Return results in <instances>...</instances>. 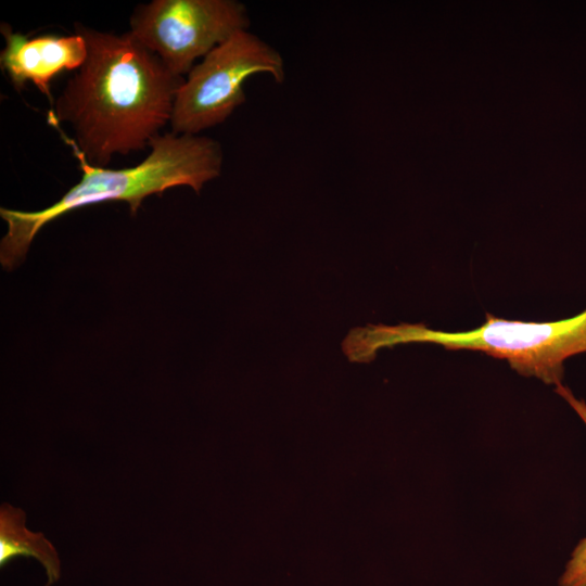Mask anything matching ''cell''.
I'll return each mask as SVG.
<instances>
[{
  "label": "cell",
  "mask_w": 586,
  "mask_h": 586,
  "mask_svg": "<svg viewBox=\"0 0 586 586\" xmlns=\"http://www.w3.org/2000/svg\"><path fill=\"white\" fill-rule=\"evenodd\" d=\"M257 74L283 82L281 53L249 29L233 34L212 50L184 77L169 126L177 135H200L222 124L245 102L244 84Z\"/></svg>",
  "instance_id": "4"
},
{
  "label": "cell",
  "mask_w": 586,
  "mask_h": 586,
  "mask_svg": "<svg viewBox=\"0 0 586 586\" xmlns=\"http://www.w3.org/2000/svg\"><path fill=\"white\" fill-rule=\"evenodd\" d=\"M556 393L569 403L586 424V403L576 398L570 388L563 384L556 386ZM559 586H586V537L581 539L573 550L571 559L559 579Z\"/></svg>",
  "instance_id": "8"
},
{
  "label": "cell",
  "mask_w": 586,
  "mask_h": 586,
  "mask_svg": "<svg viewBox=\"0 0 586 586\" xmlns=\"http://www.w3.org/2000/svg\"><path fill=\"white\" fill-rule=\"evenodd\" d=\"M410 343L482 352L505 359L524 377L557 386L562 384L564 361L586 353V308L573 317L545 322L486 314L480 327L457 332L430 329L423 323L370 324L354 329L349 336L352 353L361 362L373 360L383 347Z\"/></svg>",
  "instance_id": "3"
},
{
  "label": "cell",
  "mask_w": 586,
  "mask_h": 586,
  "mask_svg": "<svg viewBox=\"0 0 586 586\" xmlns=\"http://www.w3.org/2000/svg\"><path fill=\"white\" fill-rule=\"evenodd\" d=\"M0 31L5 42L0 65L12 86L21 91L33 82L52 106V80L64 72L77 71L87 56L84 37L76 31L69 36L29 37L13 31L7 23H1Z\"/></svg>",
  "instance_id": "6"
},
{
  "label": "cell",
  "mask_w": 586,
  "mask_h": 586,
  "mask_svg": "<svg viewBox=\"0 0 586 586\" xmlns=\"http://www.w3.org/2000/svg\"><path fill=\"white\" fill-rule=\"evenodd\" d=\"M144 160L132 167L112 169L89 164L72 146L82 173L80 180L62 198L40 211L0 208L7 232L0 242V263L7 270L26 257L37 233L54 219L72 211L104 202L123 201L136 215L144 199L165 190L187 186L199 193L220 176L224 164L221 144L201 135H158L149 144Z\"/></svg>",
  "instance_id": "2"
},
{
  "label": "cell",
  "mask_w": 586,
  "mask_h": 586,
  "mask_svg": "<svg viewBox=\"0 0 586 586\" xmlns=\"http://www.w3.org/2000/svg\"><path fill=\"white\" fill-rule=\"evenodd\" d=\"M25 512L3 504L0 509V566L3 568L16 557H33L43 566L48 584L59 581L61 561L53 545L41 533H34L25 526Z\"/></svg>",
  "instance_id": "7"
},
{
  "label": "cell",
  "mask_w": 586,
  "mask_h": 586,
  "mask_svg": "<svg viewBox=\"0 0 586 586\" xmlns=\"http://www.w3.org/2000/svg\"><path fill=\"white\" fill-rule=\"evenodd\" d=\"M129 24L140 43L184 77L233 34L249 29L250 17L237 0H153L137 5Z\"/></svg>",
  "instance_id": "5"
},
{
  "label": "cell",
  "mask_w": 586,
  "mask_h": 586,
  "mask_svg": "<svg viewBox=\"0 0 586 586\" xmlns=\"http://www.w3.org/2000/svg\"><path fill=\"white\" fill-rule=\"evenodd\" d=\"M87 56L48 114L51 126L67 124L65 141L86 161L107 167L115 154L149 148L169 125L184 77L171 73L129 31L116 35L75 25Z\"/></svg>",
  "instance_id": "1"
}]
</instances>
